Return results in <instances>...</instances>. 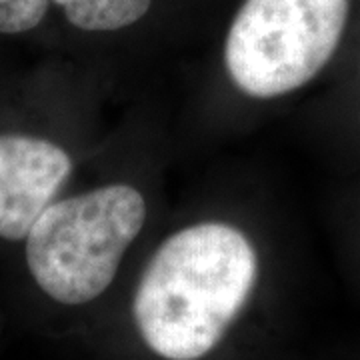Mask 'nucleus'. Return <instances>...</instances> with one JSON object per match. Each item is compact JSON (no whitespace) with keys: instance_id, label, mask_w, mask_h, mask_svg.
Wrapping results in <instances>:
<instances>
[{"instance_id":"f257e3e1","label":"nucleus","mask_w":360,"mask_h":360,"mask_svg":"<svg viewBox=\"0 0 360 360\" xmlns=\"http://www.w3.org/2000/svg\"><path fill=\"white\" fill-rule=\"evenodd\" d=\"M257 278V250L245 232L226 222L186 226L142 272L132 302L136 330L160 359H202L245 309Z\"/></svg>"},{"instance_id":"f03ea898","label":"nucleus","mask_w":360,"mask_h":360,"mask_svg":"<svg viewBox=\"0 0 360 360\" xmlns=\"http://www.w3.org/2000/svg\"><path fill=\"white\" fill-rule=\"evenodd\" d=\"M144 220V196L130 184H106L56 200L26 236L28 270L52 300L86 304L112 284Z\"/></svg>"},{"instance_id":"7ed1b4c3","label":"nucleus","mask_w":360,"mask_h":360,"mask_svg":"<svg viewBox=\"0 0 360 360\" xmlns=\"http://www.w3.org/2000/svg\"><path fill=\"white\" fill-rule=\"evenodd\" d=\"M348 13L350 0H245L224 44L234 86L262 101L302 89L335 56Z\"/></svg>"},{"instance_id":"20e7f679","label":"nucleus","mask_w":360,"mask_h":360,"mask_svg":"<svg viewBox=\"0 0 360 360\" xmlns=\"http://www.w3.org/2000/svg\"><path fill=\"white\" fill-rule=\"evenodd\" d=\"M72 172L63 146L22 134H0V238L22 240Z\"/></svg>"},{"instance_id":"39448f33","label":"nucleus","mask_w":360,"mask_h":360,"mask_svg":"<svg viewBox=\"0 0 360 360\" xmlns=\"http://www.w3.org/2000/svg\"><path fill=\"white\" fill-rule=\"evenodd\" d=\"M70 25L89 32H112L139 22L153 0H52Z\"/></svg>"},{"instance_id":"423d86ee","label":"nucleus","mask_w":360,"mask_h":360,"mask_svg":"<svg viewBox=\"0 0 360 360\" xmlns=\"http://www.w3.org/2000/svg\"><path fill=\"white\" fill-rule=\"evenodd\" d=\"M52 0H0V34L28 32L42 22Z\"/></svg>"}]
</instances>
